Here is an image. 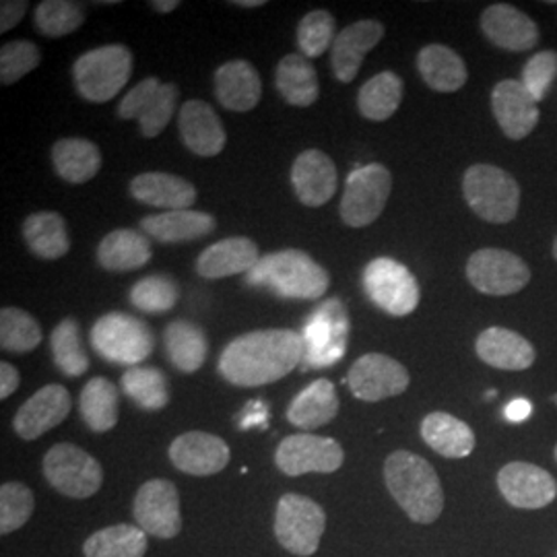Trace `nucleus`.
Returning <instances> with one entry per match:
<instances>
[{"mask_svg":"<svg viewBox=\"0 0 557 557\" xmlns=\"http://www.w3.org/2000/svg\"><path fill=\"white\" fill-rule=\"evenodd\" d=\"M41 343V326L29 312L4 306L0 310V347L9 354H29Z\"/></svg>","mask_w":557,"mask_h":557,"instance_id":"obj_43","label":"nucleus"},{"mask_svg":"<svg viewBox=\"0 0 557 557\" xmlns=\"http://www.w3.org/2000/svg\"><path fill=\"white\" fill-rule=\"evenodd\" d=\"M462 195L479 220L496 225L517 220L520 186L498 165H471L462 176Z\"/></svg>","mask_w":557,"mask_h":557,"instance_id":"obj_5","label":"nucleus"},{"mask_svg":"<svg viewBox=\"0 0 557 557\" xmlns=\"http://www.w3.org/2000/svg\"><path fill=\"white\" fill-rule=\"evenodd\" d=\"M531 413H533V407L527 398H515L504 411L506 419L512 421V423H522L524 419L531 418Z\"/></svg>","mask_w":557,"mask_h":557,"instance_id":"obj_52","label":"nucleus"},{"mask_svg":"<svg viewBox=\"0 0 557 557\" xmlns=\"http://www.w3.org/2000/svg\"><path fill=\"white\" fill-rule=\"evenodd\" d=\"M418 71L425 85L438 94H455L469 79L465 60L444 44H428L419 50Z\"/></svg>","mask_w":557,"mask_h":557,"instance_id":"obj_32","label":"nucleus"},{"mask_svg":"<svg viewBox=\"0 0 557 557\" xmlns=\"http://www.w3.org/2000/svg\"><path fill=\"white\" fill-rule=\"evenodd\" d=\"M335 17L319 9L308 13L306 17H301L298 25V46L299 52L306 59H319L329 48H333L335 41Z\"/></svg>","mask_w":557,"mask_h":557,"instance_id":"obj_46","label":"nucleus"},{"mask_svg":"<svg viewBox=\"0 0 557 557\" xmlns=\"http://www.w3.org/2000/svg\"><path fill=\"white\" fill-rule=\"evenodd\" d=\"M475 351L483 363L504 372L529 370L537 359V351L529 338L504 326L485 329L475 341Z\"/></svg>","mask_w":557,"mask_h":557,"instance_id":"obj_25","label":"nucleus"},{"mask_svg":"<svg viewBox=\"0 0 557 557\" xmlns=\"http://www.w3.org/2000/svg\"><path fill=\"white\" fill-rule=\"evenodd\" d=\"M232 4H236L239 9H257V7H262V4H267L264 0H236V2H232Z\"/></svg>","mask_w":557,"mask_h":557,"instance_id":"obj_55","label":"nucleus"},{"mask_svg":"<svg viewBox=\"0 0 557 557\" xmlns=\"http://www.w3.org/2000/svg\"><path fill=\"white\" fill-rule=\"evenodd\" d=\"M135 199L165 211H184L197 202V188L188 180L168 172H145L131 182Z\"/></svg>","mask_w":557,"mask_h":557,"instance_id":"obj_29","label":"nucleus"},{"mask_svg":"<svg viewBox=\"0 0 557 557\" xmlns=\"http://www.w3.org/2000/svg\"><path fill=\"white\" fill-rule=\"evenodd\" d=\"M304 341L289 329H262L239 335L221 351L220 374L234 386L255 388L285 379L301 366Z\"/></svg>","mask_w":557,"mask_h":557,"instance_id":"obj_1","label":"nucleus"},{"mask_svg":"<svg viewBox=\"0 0 557 557\" xmlns=\"http://www.w3.org/2000/svg\"><path fill=\"white\" fill-rule=\"evenodd\" d=\"M36 508V499L27 485L9 481L0 487V533L9 535L21 529Z\"/></svg>","mask_w":557,"mask_h":557,"instance_id":"obj_47","label":"nucleus"},{"mask_svg":"<svg viewBox=\"0 0 557 557\" xmlns=\"http://www.w3.org/2000/svg\"><path fill=\"white\" fill-rule=\"evenodd\" d=\"M349 312L338 298L324 299L304 322L301 370L331 368L343 359L349 343Z\"/></svg>","mask_w":557,"mask_h":557,"instance_id":"obj_6","label":"nucleus"},{"mask_svg":"<svg viewBox=\"0 0 557 557\" xmlns=\"http://www.w3.org/2000/svg\"><path fill=\"white\" fill-rule=\"evenodd\" d=\"M178 131L184 147L199 158L220 156L227 143L223 122L207 101L190 100L180 108Z\"/></svg>","mask_w":557,"mask_h":557,"instance_id":"obj_23","label":"nucleus"},{"mask_svg":"<svg viewBox=\"0 0 557 557\" xmlns=\"http://www.w3.org/2000/svg\"><path fill=\"white\" fill-rule=\"evenodd\" d=\"M147 552V533L137 524H114L101 529L85 541V557H143Z\"/></svg>","mask_w":557,"mask_h":557,"instance_id":"obj_40","label":"nucleus"},{"mask_svg":"<svg viewBox=\"0 0 557 557\" xmlns=\"http://www.w3.org/2000/svg\"><path fill=\"white\" fill-rule=\"evenodd\" d=\"M481 32L506 52H527L539 44V25L517 7L498 2L481 13Z\"/></svg>","mask_w":557,"mask_h":557,"instance_id":"obj_21","label":"nucleus"},{"mask_svg":"<svg viewBox=\"0 0 557 557\" xmlns=\"http://www.w3.org/2000/svg\"><path fill=\"white\" fill-rule=\"evenodd\" d=\"M557 79V52L543 50L529 60L522 69V85L527 91L541 101L552 89Z\"/></svg>","mask_w":557,"mask_h":557,"instance_id":"obj_49","label":"nucleus"},{"mask_svg":"<svg viewBox=\"0 0 557 557\" xmlns=\"http://www.w3.org/2000/svg\"><path fill=\"white\" fill-rule=\"evenodd\" d=\"M44 478L62 496L85 499L100 492L103 471L89 453L71 442H60L44 457Z\"/></svg>","mask_w":557,"mask_h":557,"instance_id":"obj_10","label":"nucleus"},{"mask_svg":"<svg viewBox=\"0 0 557 557\" xmlns=\"http://www.w3.org/2000/svg\"><path fill=\"white\" fill-rule=\"evenodd\" d=\"M133 52L122 44L94 48L73 64V81L81 98L94 103L114 100L133 75Z\"/></svg>","mask_w":557,"mask_h":557,"instance_id":"obj_4","label":"nucleus"},{"mask_svg":"<svg viewBox=\"0 0 557 557\" xmlns=\"http://www.w3.org/2000/svg\"><path fill=\"white\" fill-rule=\"evenodd\" d=\"M384 483L403 512L419 524H432L444 510V490L436 469L416 453L397 450L384 460Z\"/></svg>","mask_w":557,"mask_h":557,"instance_id":"obj_2","label":"nucleus"},{"mask_svg":"<svg viewBox=\"0 0 557 557\" xmlns=\"http://www.w3.org/2000/svg\"><path fill=\"white\" fill-rule=\"evenodd\" d=\"M23 239L34 257L59 260L71 250V236L64 218L57 211L32 213L23 221Z\"/></svg>","mask_w":557,"mask_h":557,"instance_id":"obj_34","label":"nucleus"},{"mask_svg":"<svg viewBox=\"0 0 557 557\" xmlns=\"http://www.w3.org/2000/svg\"><path fill=\"white\" fill-rule=\"evenodd\" d=\"M73 409L71 393L60 384H48L27 398L13 419V428L21 440H38L59 428Z\"/></svg>","mask_w":557,"mask_h":557,"instance_id":"obj_18","label":"nucleus"},{"mask_svg":"<svg viewBox=\"0 0 557 557\" xmlns=\"http://www.w3.org/2000/svg\"><path fill=\"white\" fill-rule=\"evenodd\" d=\"M218 221L211 213L184 209V211H163L147 215L140 220V232L161 244H184L207 238L215 232Z\"/></svg>","mask_w":557,"mask_h":557,"instance_id":"obj_27","label":"nucleus"},{"mask_svg":"<svg viewBox=\"0 0 557 557\" xmlns=\"http://www.w3.org/2000/svg\"><path fill=\"white\" fill-rule=\"evenodd\" d=\"M246 283L281 299H320L331 287V275L308 252L289 248L260 257Z\"/></svg>","mask_w":557,"mask_h":557,"instance_id":"obj_3","label":"nucleus"},{"mask_svg":"<svg viewBox=\"0 0 557 557\" xmlns=\"http://www.w3.org/2000/svg\"><path fill=\"white\" fill-rule=\"evenodd\" d=\"M41 62L40 48L34 41L15 40L0 48V81L13 85L38 69Z\"/></svg>","mask_w":557,"mask_h":557,"instance_id":"obj_48","label":"nucleus"},{"mask_svg":"<svg viewBox=\"0 0 557 557\" xmlns=\"http://www.w3.org/2000/svg\"><path fill=\"white\" fill-rule=\"evenodd\" d=\"M492 112L502 133L510 140L527 139L541 119L539 101L527 91L522 81L504 79L492 91Z\"/></svg>","mask_w":557,"mask_h":557,"instance_id":"obj_19","label":"nucleus"},{"mask_svg":"<svg viewBox=\"0 0 557 557\" xmlns=\"http://www.w3.org/2000/svg\"><path fill=\"white\" fill-rule=\"evenodd\" d=\"M405 85L397 73L384 71L366 81L358 94V110L363 119L384 122L393 119L400 108Z\"/></svg>","mask_w":557,"mask_h":557,"instance_id":"obj_39","label":"nucleus"},{"mask_svg":"<svg viewBox=\"0 0 557 557\" xmlns=\"http://www.w3.org/2000/svg\"><path fill=\"white\" fill-rule=\"evenodd\" d=\"M230 446L207 432H186L172 442L170 460L172 465L195 478H209L221 473L230 465Z\"/></svg>","mask_w":557,"mask_h":557,"instance_id":"obj_20","label":"nucleus"},{"mask_svg":"<svg viewBox=\"0 0 557 557\" xmlns=\"http://www.w3.org/2000/svg\"><path fill=\"white\" fill-rule=\"evenodd\" d=\"M215 98L230 112H250L262 98L259 71L248 60H230L215 71Z\"/></svg>","mask_w":557,"mask_h":557,"instance_id":"obj_28","label":"nucleus"},{"mask_svg":"<svg viewBox=\"0 0 557 557\" xmlns=\"http://www.w3.org/2000/svg\"><path fill=\"white\" fill-rule=\"evenodd\" d=\"M498 490L502 498L518 510H541L557 498V481L537 465L515 460L499 469Z\"/></svg>","mask_w":557,"mask_h":557,"instance_id":"obj_17","label":"nucleus"},{"mask_svg":"<svg viewBox=\"0 0 557 557\" xmlns=\"http://www.w3.org/2000/svg\"><path fill=\"white\" fill-rule=\"evenodd\" d=\"M467 278L485 296H515L531 283V269L510 250L483 248L467 260Z\"/></svg>","mask_w":557,"mask_h":557,"instance_id":"obj_13","label":"nucleus"},{"mask_svg":"<svg viewBox=\"0 0 557 557\" xmlns=\"http://www.w3.org/2000/svg\"><path fill=\"white\" fill-rule=\"evenodd\" d=\"M337 388L331 380L319 379L298 393L287 407V419L299 430H319L338 416Z\"/></svg>","mask_w":557,"mask_h":557,"instance_id":"obj_30","label":"nucleus"},{"mask_svg":"<svg viewBox=\"0 0 557 557\" xmlns=\"http://www.w3.org/2000/svg\"><path fill=\"white\" fill-rule=\"evenodd\" d=\"M178 281L168 273H156L140 278L128 294L131 304L145 314L170 312L178 304Z\"/></svg>","mask_w":557,"mask_h":557,"instance_id":"obj_44","label":"nucleus"},{"mask_svg":"<svg viewBox=\"0 0 557 557\" xmlns=\"http://www.w3.org/2000/svg\"><path fill=\"white\" fill-rule=\"evenodd\" d=\"M264 419H267V409L262 407V403H250L248 411L242 416V428L257 425V423H262Z\"/></svg>","mask_w":557,"mask_h":557,"instance_id":"obj_53","label":"nucleus"},{"mask_svg":"<svg viewBox=\"0 0 557 557\" xmlns=\"http://www.w3.org/2000/svg\"><path fill=\"white\" fill-rule=\"evenodd\" d=\"M275 85L278 96L294 108H308L319 100V75L304 54H287L278 60Z\"/></svg>","mask_w":557,"mask_h":557,"instance_id":"obj_36","label":"nucleus"},{"mask_svg":"<svg viewBox=\"0 0 557 557\" xmlns=\"http://www.w3.org/2000/svg\"><path fill=\"white\" fill-rule=\"evenodd\" d=\"M36 29L46 38H64L75 34L85 21L81 2L71 0H44L36 9Z\"/></svg>","mask_w":557,"mask_h":557,"instance_id":"obj_45","label":"nucleus"},{"mask_svg":"<svg viewBox=\"0 0 557 557\" xmlns=\"http://www.w3.org/2000/svg\"><path fill=\"white\" fill-rule=\"evenodd\" d=\"M326 529V515L314 499L285 494L278 499L275 515L277 541L294 556H312L319 549Z\"/></svg>","mask_w":557,"mask_h":557,"instance_id":"obj_11","label":"nucleus"},{"mask_svg":"<svg viewBox=\"0 0 557 557\" xmlns=\"http://www.w3.org/2000/svg\"><path fill=\"white\" fill-rule=\"evenodd\" d=\"M149 4H151V9L158 11V13H172V11H176L180 7L178 0H153V2H149Z\"/></svg>","mask_w":557,"mask_h":557,"instance_id":"obj_54","label":"nucleus"},{"mask_svg":"<svg viewBox=\"0 0 557 557\" xmlns=\"http://www.w3.org/2000/svg\"><path fill=\"white\" fill-rule=\"evenodd\" d=\"M554 455H556V460H557V446H556V453H554Z\"/></svg>","mask_w":557,"mask_h":557,"instance_id":"obj_57","label":"nucleus"},{"mask_svg":"<svg viewBox=\"0 0 557 557\" xmlns=\"http://www.w3.org/2000/svg\"><path fill=\"white\" fill-rule=\"evenodd\" d=\"M21 374L20 370L9 363V361H2L0 363V398L11 397L17 388H20Z\"/></svg>","mask_w":557,"mask_h":557,"instance_id":"obj_51","label":"nucleus"},{"mask_svg":"<svg viewBox=\"0 0 557 557\" xmlns=\"http://www.w3.org/2000/svg\"><path fill=\"white\" fill-rule=\"evenodd\" d=\"M151 242L137 230H114L98 246V262L110 273L143 269L151 260Z\"/></svg>","mask_w":557,"mask_h":557,"instance_id":"obj_33","label":"nucleus"},{"mask_svg":"<svg viewBox=\"0 0 557 557\" xmlns=\"http://www.w3.org/2000/svg\"><path fill=\"white\" fill-rule=\"evenodd\" d=\"M554 257H556L557 260V236L556 239H554Z\"/></svg>","mask_w":557,"mask_h":557,"instance_id":"obj_56","label":"nucleus"},{"mask_svg":"<svg viewBox=\"0 0 557 557\" xmlns=\"http://www.w3.org/2000/svg\"><path fill=\"white\" fill-rule=\"evenodd\" d=\"M393 174L382 163H368L354 170L343 190L341 220L349 227H368L379 220L391 199Z\"/></svg>","mask_w":557,"mask_h":557,"instance_id":"obj_9","label":"nucleus"},{"mask_svg":"<svg viewBox=\"0 0 557 557\" xmlns=\"http://www.w3.org/2000/svg\"><path fill=\"white\" fill-rule=\"evenodd\" d=\"M363 292L370 301L391 317H409L416 312L421 299L416 275L398 260L380 257L363 269Z\"/></svg>","mask_w":557,"mask_h":557,"instance_id":"obj_8","label":"nucleus"},{"mask_svg":"<svg viewBox=\"0 0 557 557\" xmlns=\"http://www.w3.org/2000/svg\"><path fill=\"white\" fill-rule=\"evenodd\" d=\"M384 38V25L376 20L356 21L338 32L331 48L333 73L341 83H351L370 50Z\"/></svg>","mask_w":557,"mask_h":557,"instance_id":"obj_24","label":"nucleus"},{"mask_svg":"<svg viewBox=\"0 0 557 557\" xmlns=\"http://www.w3.org/2000/svg\"><path fill=\"white\" fill-rule=\"evenodd\" d=\"M120 388L145 411H161L170 403V382L158 368H128L120 379Z\"/></svg>","mask_w":557,"mask_h":557,"instance_id":"obj_41","label":"nucleus"},{"mask_svg":"<svg viewBox=\"0 0 557 557\" xmlns=\"http://www.w3.org/2000/svg\"><path fill=\"white\" fill-rule=\"evenodd\" d=\"M275 462L278 471L287 478H299L306 473H335L345 462V453L337 440L296 434L278 444Z\"/></svg>","mask_w":557,"mask_h":557,"instance_id":"obj_14","label":"nucleus"},{"mask_svg":"<svg viewBox=\"0 0 557 557\" xmlns=\"http://www.w3.org/2000/svg\"><path fill=\"white\" fill-rule=\"evenodd\" d=\"M165 354L182 374H195L202 368L209 354L207 335L190 320H174L163 331Z\"/></svg>","mask_w":557,"mask_h":557,"instance_id":"obj_35","label":"nucleus"},{"mask_svg":"<svg viewBox=\"0 0 557 557\" xmlns=\"http://www.w3.org/2000/svg\"><path fill=\"white\" fill-rule=\"evenodd\" d=\"M27 9H29L27 0H4L0 4V32L7 34L13 27H17L20 21L25 17Z\"/></svg>","mask_w":557,"mask_h":557,"instance_id":"obj_50","label":"nucleus"},{"mask_svg":"<svg viewBox=\"0 0 557 557\" xmlns=\"http://www.w3.org/2000/svg\"><path fill=\"white\" fill-rule=\"evenodd\" d=\"M54 366L69 379L83 376L89 370V356L85 351L81 337L79 322L75 319H64L52 331L50 337Z\"/></svg>","mask_w":557,"mask_h":557,"instance_id":"obj_42","label":"nucleus"},{"mask_svg":"<svg viewBox=\"0 0 557 557\" xmlns=\"http://www.w3.org/2000/svg\"><path fill=\"white\" fill-rule=\"evenodd\" d=\"M79 411L85 425L91 432L106 434L114 430L120 416L119 388L101 376L89 380L81 391Z\"/></svg>","mask_w":557,"mask_h":557,"instance_id":"obj_38","label":"nucleus"},{"mask_svg":"<svg viewBox=\"0 0 557 557\" xmlns=\"http://www.w3.org/2000/svg\"><path fill=\"white\" fill-rule=\"evenodd\" d=\"M259 246L255 239L234 236L202 250L197 259V273L202 278L248 275L259 264Z\"/></svg>","mask_w":557,"mask_h":557,"instance_id":"obj_26","label":"nucleus"},{"mask_svg":"<svg viewBox=\"0 0 557 557\" xmlns=\"http://www.w3.org/2000/svg\"><path fill=\"white\" fill-rule=\"evenodd\" d=\"M421 438L444 458H467L473 455L478 440L469 423L444 411H434L421 421Z\"/></svg>","mask_w":557,"mask_h":557,"instance_id":"obj_31","label":"nucleus"},{"mask_svg":"<svg viewBox=\"0 0 557 557\" xmlns=\"http://www.w3.org/2000/svg\"><path fill=\"white\" fill-rule=\"evenodd\" d=\"M91 347L106 361L137 368L156 349V335L147 322L126 312H108L91 326Z\"/></svg>","mask_w":557,"mask_h":557,"instance_id":"obj_7","label":"nucleus"},{"mask_svg":"<svg viewBox=\"0 0 557 557\" xmlns=\"http://www.w3.org/2000/svg\"><path fill=\"white\" fill-rule=\"evenodd\" d=\"M100 147L94 140L60 139L52 147V165L60 178L69 184H85L101 170Z\"/></svg>","mask_w":557,"mask_h":557,"instance_id":"obj_37","label":"nucleus"},{"mask_svg":"<svg viewBox=\"0 0 557 557\" xmlns=\"http://www.w3.org/2000/svg\"><path fill=\"white\" fill-rule=\"evenodd\" d=\"M337 165L324 151L308 149L292 165V184L304 207L317 209L337 193Z\"/></svg>","mask_w":557,"mask_h":557,"instance_id":"obj_22","label":"nucleus"},{"mask_svg":"<svg viewBox=\"0 0 557 557\" xmlns=\"http://www.w3.org/2000/svg\"><path fill=\"white\" fill-rule=\"evenodd\" d=\"M135 520L147 535L172 539L182 531L180 496L168 479H151L140 485L135 498Z\"/></svg>","mask_w":557,"mask_h":557,"instance_id":"obj_16","label":"nucleus"},{"mask_svg":"<svg viewBox=\"0 0 557 557\" xmlns=\"http://www.w3.org/2000/svg\"><path fill=\"white\" fill-rule=\"evenodd\" d=\"M347 384L354 397L366 403H379L384 398L403 395L411 379L407 368L391 356L366 354L351 366Z\"/></svg>","mask_w":557,"mask_h":557,"instance_id":"obj_15","label":"nucleus"},{"mask_svg":"<svg viewBox=\"0 0 557 557\" xmlns=\"http://www.w3.org/2000/svg\"><path fill=\"white\" fill-rule=\"evenodd\" d=\"M178 96V85L147 77L122 98L119 116L122 120H139L140 135L145 139H156L174 119Z\"/></svg>","mask_w":557,"mask_h":557,"instance_id":"obj_12","label":"nucleus"}]
</instances>
